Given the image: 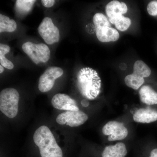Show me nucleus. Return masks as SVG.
<instances>
[{"label": "nucleus", "instance_id": "nucleus-1", "mask_svg": "<svg viewBox=\"0 0 157 157\" xmlns=\"http://www.w3.org/2000/svg\"><path fill=\"white\" fill-rule=\"evenodd\" d=\"M77 85L82 95L89 100H94L101 92V78L94 69L82 68L77 75Z\"/></svg>", "mask_w": 157, "mask_h": 157}, {"label": "nucleus", "instance_id": "nucleus-2", "mask_svg": "<svg viewBox=\"0 0 157 157\" xmlns=\"http://www.w3.org/2000/svg\"><path fill=\"white\" fill-rule=\"evenodd\" d=\"M33 140L39 147L41 157H63L62 149L48 127H39L34 133Z\"/></svg>", "mask_w": 157, "mask_h": 157}, {"label": "nucleus", "instance_id": "nucleus-3", "mask_svg": "<svg viewBox=\"0 0 157 157\" xmlns=\"http://www.w3.org/2000/svg\"><path fill=\"white\" fill-rule=\"evenodd\" d=\"M19 94L13 88L3 90L0 93V110L9 118L17 116L18 110Z\"/></svg>", "mask_w": 157, "mask_h": 157}, {"label": "nucleus", "instance_id": "nucleus-4", "mask_svg": "<svg viewBox=\"0 0 157 157\" xmlns=\"http://www.w3.org/2000/svg\"><path fill=\"white\" fill-rule=\"evenodd\" d=\"M23 50L36 64L40 62L45 63L50 57V50L47 45L43 43L35 44L31 42L24 43Z\"/></svg>", "mask_w": 157, "mask_h": 157}, {"label": "nucleus", "instance_id": "nucleus-5", "mask_svg": "<svg viewBox=\"0 0 157 157\" xmlns=\"http://www.w3.org/2000/svg\"><path fill=\"white\" fill-rule=\"evenodd\" d=\"M38 31L45 43L48 45H52L59 42V29L49 17H45L43 19L38 27Z\"/></svg>", "mask_w": 157, "mask_h": 157}, {"label": "nucleus", "instance_id": "nucleus-6", "mask_svg": "<svg viewBox=\"0 0 157 157\" xmlns=\"http://www.w3.org/2000/svg\"><path fill=\"white\" fill-rule=\"evenodd\" d=\"M63 70L58 67H50L46 69L39 78V89L41 92L50 91L53 87L57 78L63 74Z\"/></svg>", "mask_w": 157, "mask_h": 157}, {"label": "nucleus", "instance_id": "nucleus-7", "mask_svg": "<svg viewBox=\"0 0 157 157\" xmlns=\"http://www.w3.org/2000/svg\"><path fill=\"white\" fill-rule=\"evenodd\" d=\"M88 119L87 114L83 111H66L59 114L56 121L60 125L66 124L70 127H76L83 124Z\"/></svg>", "mask_w": 157, "mask_h": 157}, {"label": "nucleus", "instance_id": "nucleus-8", "mask_svg": "<svg viewBox=\"0 0 157 157\" xmlns=\"http://www.w3.org/2000/svg\"><path fill=\"white\" fill-rule=\"evenodd\" d=\"M102 132L108 136L109 141L121 140L125 139L128 134V130L122 123L116 121H110L107 122L102 128Z\"/></svg>", "mask_w": 157, "mask_h": 157}, {"label": "nucleus", "instance_id": "nucleus-9", "mask_svg": "<svg viewBox=\"0 0 157 157\" xmlns=\"http://www.w3.org/2000/svg\"><path fill=\"white\" fill-rule=\"evenodd\" d=\"M51 104L56 109L67 111H78L77 103L68 95L57 94L55 95L51 100Z\"/></svg>", "mask_w": 157, "mask_h": 157}, {"label": "nucleus", "instance_id": "nucleus-10", "mask_svg": "<svg viewBox=\"0 0 157 157\" xmlns=\"http://www.w3.org/2000/svg\"><path fill=\"white\" fill-rule=\"evenodd\" d=\"M95 29L96 36L100 42H115L119 39L120 35L118 32L112 27L104 26L96 27Z\"/></svg>", "mask_w": 157, "mask_h": 157}, {"label": "nucleus", "instance_id": "nucleus-11", "mask_svg": "<svg viewBox=\"0 0 157 157\" xmlns=\"http://www.w3.org/2000/svg\"><path fill=\"white\" fill-rule=\"evenodd\" d=\"M105 10L110 22L116 17L126 13L128 7L124 3L121 2L117 1H113L107 4Z\"/></svg>", "mask_w": 157, "mask_h": 157}, {"label": "nucleus", "instance_id": "nucleus-12", "mask_svg": "<svg viewBox=\"0 0 157 157\" xmlns=\"http://www.w3.org/2000/svg\"><path fill=\"white\" fill-rule=\"evenodd\" d=\"M135 121L140 123H150L157 121V111L149 108H140L133 115Z\"/></svg>", "mask_w": 157, "mask_h": 157}, {"label": "nucleus", "instance_id": "nucleus-13", "mask_svg": "<svg viewBox=\"0 0 157 157\" xmlns=\"http://www.w3.org/2000/svg\"><path fill=\"white\" fill-rule=\"evenodd\" d=\"M128 153L125 144L118 142L113 145L106 147L102 154V157H125Z\"/></svg>", "mask_w": 157, "mask_h": 157}, {"label": "nucleus", "instance_id": "nucleus-14", "mask_svg": "<svg viewBox=\"0 0 157 157\" xmlns=\"http://www.w3.org/2000/svg\"><path fill=\"white\" fill-rule=\"evenodd\" d=\"M140 101L147 105L157 104V93L149 86H144L139 91Z\"/></svg>", "mask_w": 157, "mask_h": 157}, {"label": "nucleus", "instance_id": "nucleus-15", "mask_svg": "<svg viewBox=\"0 0 157 157\" xmlns=\"http://www.w3.org/2000/svg\"><path fill=\"white\" fill-rule=\"evenodd\" d=\"M35 0H17L15 3V10L21 15L28 14L36 2Z\"/></svg>", "mask_w": 157, "mask_h": 157}, {"label": "nucleus", "instance_id": "nucleus-16", "mask_svg": "<svg viewBox=\"0 0 157 157\" xmlns=\"http://www.w3.org/2000/svg\"><path fill=\"white\" fill-rule=\"evenodd\" d=\"M17 29V24L15 21L10 19L9 17L0 14V33L14 32Z\"/></svg>", "mask_w": 157, "mask_h": 157}, {"label": "nucleus", "instance_id": "nucleus-17", "mask_svg": "<svg viewBox=\"0 0 157 157\" xmlns=\"http://www.w3.org/2000/svg\"><path fill=\"white\" fill-rule=\"evenodd\" d=\"M151 70L150 68L143 61L137 60L134 66L133 74L144 78L150 76Z\"/></svg>", "mask_w": 157, "mask_h": 157}, {"label": "nucleus", "instance_id": "nucleus-18", "mask_svg": "<svg viewBox=\"0 0 157 157\" xmlns=\"http://www.w3.org/2000/svg\"><path fill=\"white\" fill-rule=\"evenodd\" d=\"M124 81L127 86L133 89L137 90L144 84V79L142 77L132 73L126 76Z\"/></svg>", "mask_w": 157, "mask_h": 157}, {"label": "nucleus", "instance_id": "nucleus-19", "mask_svg": "<svg viewBox=\"0 0 157 157\" xmlns=\"http://www.w3.org/2000/svg\"><path fill=\"white\" fill-rule=\"evenodd\" d=\"M10 50V47L9 45L6 44H0V63L3 67L12 70L14 68V66L13 63L8 59L5 55L9 53Z\"/></svg>", "mask_w": 157, "mask_h": 157}, {"label": "nucleus", "instance_id": "nucleus-20", "mask_svg": "<svg viewBox=\"0 0 157 157\" xmlns=\"http://www.w3.org/2000/svg\"><path fill=\"white\" fill-rule=\"evenodd\" d=\"M110 22L115 25L117 29L122 32L127 30L132 23L130 18L124 17L123 15L116 17Z\"/></svg>", "mask_w": 157, "mask_h": 157}, {"label": "nucleus", "instance_id": "nucleus-21", "mask_svg": "<svg viewBox=\"0 0 157 157\" xmlns=\"http://www.w3.org/2000/svg\"><path fill=\"white\" fill-rule=\"evenodd\" d=\"M147 11L148 14L151 16L157 15V1H153L149 3L147 6Z\"/></svg>", "mask_w": 157, "mask_h": 157}, {"label": "nucleus", "instance_id": "nucleus-22", "mask_svg": "<svg viewBox=\"0 0 157 157\" xmlns=\"http://www.w3.org/2000/svg\"><path fill=\"white\" fill-rule=\"evenodd\" d=\"M42 5L46 8H51L54 5L55 0H42L41 1Z\"/></svg>", "mask_w": 157, "mask_h": 157}, {"label": "nucleus", "instance_id": "nucleus-23", "mask_svg": "<svg viewBox=\"0 0 157 157\" xmlns=\"http://www.w3.org/2000/svg\"><path fill=\"white\" fill-rule=\"evenodd\" d=\"M150 157H157V148H155L151 151Z\"/></svg>", "mask_w": 157, "mask_h": 157}, {"label": "nucleus", "instance_id": "nucleus-24", "mask_svg": "<svg viewBox=\"0 0 157 157\" xmlns=\"http://www.w3.org/2000/svg\"><path fill=\"white\" fill-rule=\"evenodd\" d=\"M81 104L82 106L85 107H87V106L89 105V102L85 100H83V101H81Z\"/></svg>", "mask_w": 157, "mask_h": 157}, {"label": "nucleus", "instance_id": "nucleus-25", "mask_svg": "<svg viewBox=\"0 0 157 157\" xmlns=\"http://www.w3.org/2000/svg\"><path fill=\"white\" fill-rule=\"evenodd\" d=\"M4 68L2 65H0V73H2L4 72Z\"/></svg>", "mask_w": 157, "mask_h": 157}]
</instances>
